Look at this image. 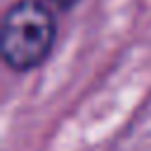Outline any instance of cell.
Here are the masks:
<instances>
[{
  "instance_id": "6da1fadb",
  "label": "cell",
  "mask_w": 151,
  "mask_h": 151,
  "mask_svg": "<svg viewBox=\"0 0 151 151\" xmlns=\"http://www.w3.org/2000/svg\"><path fill=\"white\" fill-rule=\"evenodd\" d=\"M54 35V17L40 0H17L2 17L0 50L5 64L14 71L40 66L52 52Z\"/></svg>"
},
{
  "instance_id": "7a4b0ae2",
  "label": "cell",
  "mask_w": 151,
  "mask_h": 151,
  "mask_svg": "<svg viewBox=\"0 0 151 151\" xmlns=\"http://www.w3.org/2000/svg\"><path fill=\"white\" fill-rule=\"evenodd\" d=\"M52 2H54L57 7H61V9H68V7H73L78 0H52Z\"/></svg>"
}]
</instances>
